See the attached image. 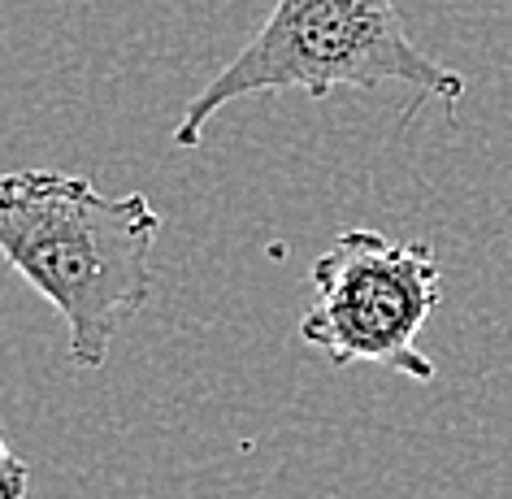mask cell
Listing matches in <instances>:
<instances>
[{"label":"cell","instance_id":"cell-4","mask_svg":"<svg viewBox=\"0 0 512 499\" xmlns=\"http://www.w3.org/2000/svg\"><path fill=\"white\" fill-rule=\"evenodd\" d=\"M27 491H31V465L0 434V499H27Z\"/></svg>","mask_w":512,"mask_h":499},{"label":"cell","instance_id":"cell-3","mask_svg":"<svg viewBox=\"0 0 512 499\" xmlns=\"http://www.w3.org/2000/svg\"><path fill=\"white\" fill-rule=\"evenodd\" d=\"M313 309L300 317V339L326 352L330 365H391L395 374L434 382V361L417 352V335L443 296L439 257L421 239L382 230H343L313 261Z\"/></svg>","mask_w":512,"mask_h":499},{"label":"cell","instance_id":"cell-2","mask_svg":"<svg viewBox=\"0 0 512 499\" xmlns=\"http://www.w3.org/2000/svg\"><path fill=\"white\" fill-rule=\"evenodd\" d=\"M382 83L413 87L417 100L460 105L465 74L421 53L395 0H278L248 48L191 100L174 131L178 148H196L217 113L235 100L300 92L322 100L339 87L374 92Z\"/></svg>","mask_w":512,"mask_h":499},{"label":"cell","instance_id":"cell-1","mask_svg":"<svg viewBox=\"0 0 512 499\" xmlns=\"http://www.w3.org/2000/svg\"><path fill=\"white\" fill-rule=\"evenodd\" d=\"M161 213L144 191L105 196L87 174H0V257L61 313L70 361L96 374L118 330L152 300Z\"/></svg>","mask_w":512,"mask_h":499}]
</instances>
